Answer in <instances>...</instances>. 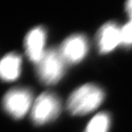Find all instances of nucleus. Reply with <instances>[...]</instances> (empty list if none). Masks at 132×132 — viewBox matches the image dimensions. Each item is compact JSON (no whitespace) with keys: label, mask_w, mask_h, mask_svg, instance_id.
Returning <instances> with one entry per match:
<instances>
[{"label":"nucleus","mask_w":132,"mask_h":132,"mask_svg":"<svg viewBox=\"0 0 132 132\" xmlns=\"http://www.w3.org/2000/svg\"><path fill=\"white\" fill-rule=\"evenodd\" d=\"M22 59L16 53L6 55L0 64V74L5 81H14L20 75Z\"/></svg>","instance_id":"8"},{"label":"nucleus","mask_w":132,"mask_h":132,"mask_svg":"<svg viewBox=\"0 0 132 132\" xmlns=\"http://www.w3.org/2000/svg\"><path fill=\"white\" fill-rule=\"evenodd\" d=\"M122 28L115 22L103 25L97 34L98 48L101 53H108L122 44Z\"/></svg>","instance_id":"6"},{"label":"nucleus","mask_w":132,"mask_h":132,"mask_svg":"<svg viewBox=\"0 0 132 132\" xmlns=\"http://www.w3.org/2000/svg\"><path fill=\"white\" fill-rule=\"evenodd\" d=\"M61 111V101L55 94L45 92L37 98L32 106L31 119L36 125L54 120Z\"/></svg>","instance_id":"3"},{"label":"nucleus","mask_w":132,"mask_h":132,"mask_svg":"<svg viewBox=\"0 0 132 132\" xmlns=\"http://www.w3.org/2000/svg\"><path fill=\"white\" fill-rule=\"evenodd\" d=\"M65 61L59 50L54 48L45 50L37 63V72L40 80L47 85H53L62 78Z\"/></svg>","instance_id":"2"},{"label":"nucleus","mask_w":132,"mask_h":132,"mask_svg":"<svg viewBox=\"0 0 132 132\" xmlns=\"http://www.w3.org/2000/svg\"><path fill=\"white\" fill-rule=\"evenodd\" d=\"M103 98L104 93L100 87L86 84L72 92L67 101V108L73 116H84L95 111Z\"/></svg>","instance_id":"1"},{"label":"nucleus","mask_w":132,"mask_h":132,"mask_svg":"<svg viewBox=\"0 0 132 132\" xmlns=\"http://www.w3.org/2000/svg\"><path fill=\"white\" fill-rule=\"evenodd\" d=\"M33 94L25 88H16L8 91L3 98L6 111L14 119H22L32 105Z\"/></svg>","instance_id":"4"},{"label":"nucleus","mask_w":132,"mask_h":132,"mask_svg":"<svg viewBox=\"0 0 132 132\" xmlns=\"http://www.w3.org/2000/svg\"><path fill=\"white\" fill-rule=\"evenodd\" d=\"M122 45L128 46L132 45V19L122 27Z\"/></svg>","instance_id":"10"},{"label":"nucleus","mask_w":132,"mask_h":132,"mask_svg":"<svg viewBox=\"0 0 132 132\" xmlns=\"http://www.w3.org/2000/svg\"><path fill=\"white\" fill-rule=\"evenodd\" d=\"M110 122L108 114L105 112L99 113L91 119L84 132H108Z\"/></svg>","instance_id":"9"},{"label":"nucleus","mask_w":132,"mask_h":132,"mask_svg":"<svg viewBox=\"0 0 132 132\" xmlns=\"http://www.w3.org/2000/svg\"><path fill=\"white\" fill-rule=\"evenodd\" d=\"M88 50L87 38L82 34H74L67 37L60 47V53L65 63L80 62Z\"/></svg>","instance_id":"5"},{"label":"nucleus","mask_w":132,"mask_h":132,"mask_svg":"<svg viewBox=\"0 0 132 132\" xmlns=\"http://www.w3.org/2000/svg\"><path fill=\"white\" fill-rule=\"evenodd\" d=\"M126 10H127V12L130 18V19H132V0L127 2V3H126Z\"/></svg>","instance_id":"11"},{"label":"nucleus","mask_w":132,"mask_h":132,"mask_svg":"<svg viewBox=\"0 0 132 132\" xmlns=\"http://www.w3.org/2000/svg\"><path fill=\"white\" fill-rule=\"evenodd\" d=\"M45 38V31L41 26L32 29L25 38V49L27 56L36 64L38 63L45 52L44 50Z\"/></svg>","instance_id":"7"}]
</instances>
